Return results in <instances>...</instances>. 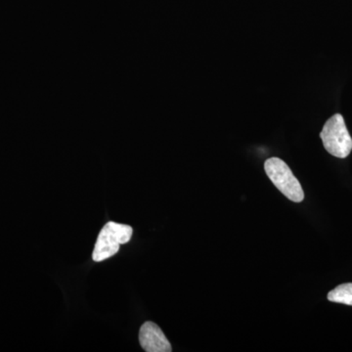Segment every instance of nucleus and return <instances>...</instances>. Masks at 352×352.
<instances>
[{
  "mask_svg": "<svg viewBox=\"0 0 352 352\" xmlns=\"http://www.w3.org/2000/svg\"><path fill=\"white\" fill-rule=\"evenodd\" d=\"M132 233L133 229L131 226L109 221L97 237L92 259L95 263H101L115 256L119 252L120 245L126 244L131 241Z\"/></svg>",
  "mask_w": 352,
  "mask_h": 352,
  "instance_id": "f257e3e1",
  "label": "nucleus"
},
{
  "mask_svg": "<svg viewBox=\"0 0 352 352\" xmlns=\"http://www.w3.org/2000/svg\"><path fill=\"white\" fill-rule=\"evenodd\" d=\"M264 170L276 188L289 200L295 203L302 201L305 193L302 185L284 161L279 157H270L264 163Z\"/></svg>",
  "mask_w": 352,
  "mask_h": 352,
  "instance_id": "f03ea898",
  "label": "nucleus"
},
{
  "mask_svg": "<svg viewBox=\"0 0 352 352\" xmlns=\"http://www.w3.org/2000/svg\"><path fill=\"white\" fill-rule=\"evenodd\" d=\"M320 138L326 151L333 157L344 159L352 151V138L340 113H336L326 122Z\"/></svg>",
  "mask_w": 352,
  "mask_h": 352,
  "instance_id": "7ed1b4c3",
  "label": "nucleus"
},
{
  "mask_svg": "<svg viewBox=\"0 0 352 352\" xmlns=\"http://www.w3.org/2000/svg\"><path fill=\"white\" fill-rule=\"evenodd\" d=\"M139 342L147 352H170V342L166 339L161 328L154 322H145L139 331Z\"/></svg>",
  "mask_w": 352,
  "mask_h": 352,
  "instance_id": "20e7f679",
  "label": "nucleus"
},
{
  "mask_svg": "<svg viewBox=\"0 0 352 352\" xmlns=\"http://www.w3.org/2000/svg\"><path fill=\"white\" fill-rule=\"evenodd\" d=\"M328 300L352 307V283L342 284L333 289L328 294Z\"/></svg>",
  "mask_w": 352,
  "mask_h": 352,
  "instance_id": "39448f33",
  "label": "nucleus"
}]
</instances>
